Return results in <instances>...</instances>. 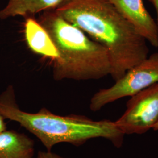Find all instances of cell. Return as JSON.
<instances>
[{
  "label": "cell",
  "mask_w": 158,
  "mask_h": 158,
  "mask_svg": "<svg viewBox=\"0 0 158 158\" xmlns=\"http://www.w3.org/2000/svg\"><path fill=\"white\" fill-rule=\"evenodd\" d=\"M55 10L107 50L115 81L149 56L146 40L107 0H66Z\"/></svg>",
  "instance_id": "6da1fadb"
},
{
  "label": "cell",
  "mask_w": 158,
  "mask_h": 158,
  "mask_svg": "<svg viewBox=\"0 0 158 158\" xmlns=\"http://www.w3.org/2000/svg\"><path fill=\"white\" fill-rule=\"evenodd\" d=\"M0 114L34 134L48 151L59 143L79 147L95 138H104L120 148L124 140V134L111 120L96 121L77 114L60 115L45 107L37 113L24 111L17 104L12 85L0 94Z\"/></svg>",
  "instance_id": "7a4b0ae2"
},
{
  "label": "cell",
  "mask_w": 158,
  "mask_h": 158,
  "mask_svg": "<svg viewBox=\"0 0 158 158\" xmlns=\"http://www.w3.org/2000/svg\"><path fill=\"white\" fill-rule=\"evenodd\" d=\"M38 21L49 34L58 53L52 60L55 80H97L110 75L107 50L81 29L55 10L42 12Z\"/></svg>",
  "instance_id": "3957f363"
},
{
  "label": "cell",
  "mask_w": 158,
  "mask_h": 158,
  "mask_svg": "<svg viewBox=\"0 0 158 158\" xmlns=\"http://www.w3.org/2000/svg\"><path fill=\"white\" fill-rule=\"evenodd\" d=\"M156 83H158V52L131 68L110 87L98 91L91 98L90 108L93 112L98 111L108 104L134 96Z\"/></svg>",
  "instance_id": "277c9868"
},
{
  "label": "cell",
  "mask_w": 158,
  "mask_h": 158,
  "mask_svg": "<svg viewBox=\"0 0 158 158\" xmlns=\"http://www.w3.org/2000/svg\"><path fill=\"white\" fill-rule=\"evenodd\" d=\"M115 124L125 135H142L158 122V83L131 97Z\"/></svg>",
  "instance_id": "5b68a950"
},
{
  "label": "cell",
  "mask_w": 158,
  "mask_h": 158,
  "mask_svg": "<svg viewBox=\"0 0 158 158\" xmlns=\"http://www.w3.org/2000/svg\"><path fill=\"white\" fill-rule=\"evenodd\" d=\"M151 45L158 47L156 22L148 11L142 0H107Z\"/></svg>",
  "instance_id": "8992f818"
},
{
  "label": "cell",
  "mask_w": 158,
  "mask_h": 158,
  "mask_svg": "<svg viewBox=\"0 0 158 158\" xmlns=\"http://www.w3.org/2000/svg\"><path fill=\"white\" fill-rule=\"evenodd\" d=\"M24 34L27 44L34 53L52 60L58 56L56 49L44 28L34 17L25 18Z\"/></svg>",
  "instance_id": "52a82bcc"
},
{
  "label": "cell",
  "mask_w": 158,
  "mask_h": 158,
  "mask_svg": "<svg viewBox=\"0 0 158 158\" xmlns=\"http://www.w3.org/2000/svg\"><path fill=\"white\" fill-rule=\"evenodd\" d=\"M66 0H8L0 10V19L13 17H34L40 12L55 10Z\"/></svg>",
  "instance_id": "ba28073f"
},
{
  "label": "cell",
  "mask_w": 158,
  "mask_h": 158,
  "mask_svg": "<svg viewBox=\"0 0 158 158\" xmlns=\"http://www.w3.org/2000/svg\"><path fill=\"white\" fill-rule=\"evenodd\" d=\"M34 142L14 130L0 132V158H34Z\"/></svg>",
  "instance_id": "9c48e42d"
},
{
  "label": "cell",
  "mask_w": 158,
  "mask_h": 158,
  "mask_svg": "<svg viewBox=\"0 0 158 158\" xmlns=\"http://www.w3.org/2000/svg\"><path fill=\"white\" fill-rule=\"evenodd\" d=\"M64 158L51 151H39L36 158Z\"/></svg>",
  "instance_id": "30bf717a"
},
{
  "label": "cell",
  "mask_w": 158,
  "mask_h": 158,
  "mask_svg": "<svg viewBox=\"0 0 158 158\" xmlns=\"http://www.w3.org/2000/svg\"><path fill=\"white\" fill-rule=\"evenodd\" d=\"M5 119L1 114H0V132L6 130V126L5 122Z\"/></svg>",
  "instance_id": "8fae6325"
},
{
  "label": "cell",
  "mask_w": 158,
  "mask_h": 158,
  "mask_svg": "<svg viewBox=\"0 0 158 158\" xmlns=\"http://www.w3.org/2000/svg\"><path fill=\"white\" fill-rule=\"evenodd\" d=\"M154 6L156 12V23L158 27V0H149Z\"/></svg>",
  "instance_id": "7c38bea8"
},
{
  "label": "cell",
  "mask_w": 158,
  "mask_h": 158,
  "mask_svg": "<svg viewBox=\"0 0 158 158\" xmlns=\"http://www.w3.org/2000/svg\"><path fill=\"white\" fill-rule=\"evenodd\" d=\"M152 130H154V131H158V122L153 127Z\"/></svg>",
  "instance_id": "4fadbf2b"
}]
</instances>
